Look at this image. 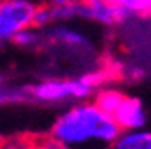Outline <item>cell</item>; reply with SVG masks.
Masks as SVG:
<instances>
[{"instance_id": "8fae6325", "label": "cell", "mask_w": 151, "mask_h": 149, "mask_svg": "<svg viewBox=\"0 0 151 149\" xmlns=\"http://www.w3.org/2000/svg\"><path fill=\"white\" fill-rule=\"evenodd\" d=\"M52 14H54V24H70L74 20H79V2L52 6Z\"/></svg>"}, {"instance_id": "9a60e30c", "label": "cell", "mask_w": 151, "mask_h": 149, "mask_svg": "<svg viewBox=\"0 0 151 149\" xmlns=\"http://www.w3.org/2000/svg\"><path fill=\"white\" fill-rule=\"evenodd\" d=\"M146 18H147V24H149V29H151V13H149V14H147Z\"/></svg>"}, {"instance_id": "5bb4252c", "label": "cell", "mask_w": 151, "mask_h": 149, "mask_svg": "<svg viewBox=\"0 0 151 149\" xmlns=\"http://www.w3.org/2000/svg\"><path fill=\"white\" fill-rule=\"evenodd\" d=\"M52 6H63V4H74V2H81V0H47Z\"/></svg>"}, {"instance_id": "2e32d148", "label": "cell", "mask_w": 151, "mask_h": 149, "mask_svg": "<svg viewBox=\"0 0 151 149\" xmlns=\"http://www.w3.org/2000/svg\"><path fill=\"white\" fill-rule=\"evenodd\" d=\"M31 2H42V0H31Z\"/></svg>"}, {"instance_id": "52a82bcc", "label": "cell", "mask_w": 151, "mask_h": 149, "mask_svg": "<svg viewBox=\"0 0 151 149\" xmlns=\"http://www.w3.org/2000/svg\"><path fill=\"white\" fill-rule=\"evenodd\" d=\"M11 45H14L20 50H25V52H40L42 49H45L49 45L47 31L31 25V27H27L20 32H16L11 40Z\"/></svg>"}, {"instance_id": "7c38bea8", "label": "cell", "mask_w": 151, "mask_h": 149, "mask_svg": "<svg viewBox=\"0 0 151 149\" xmlns=\"http://www.w3.org/2000/svg\"><path fill=\"white\" fill-rule=\"evenodd\" d=\"M0 149H34V137L29 135H9L2 140Z\"/></svg>"}, {"instance_id": "8992f818", "label": "cell", "mask_w": 151, "mask_h": 149, "mask_svg": "<svg viewBox=\"0 0 151 149\" xmlns=\"http://www.w3.org/2000/svg\"><path fill=\"white\" fill-rule=\"evenodd\" d=\"M0 102L2 106H25L34 104L32 83H6L0 85Z\"/></svg>"}, {"instance_id": "9c48e42d", "label": "cell", "mask_w": 151, "mask_h": 149, "mask_svg": "<svg viewBox=\"0 0 151 149\" xmlns=\"http://www.w3.org/2000/svg\"><path fill=\"white\" fill-rule=\"evenodd\" d=\"M126 94H122L121 90L117 88H111V86H101L97 92H96V95H93V102H96L103 111H106V113L113 115L117 111V108L121 106V102L124 101Z\"/></svg>"}, {"instance_id": "ba28073f", "label": "cell", "mask_w": 151, "mask_h": 149, "mask_svg": "<svg viewBox=\"0 0 151 149\" xmlns=\"http://www.w3.org/2000/svg\"><path fill=\"white\" fill-rule=\"evenodd\" d=\"M110 147L111 149H151V131H147V129L122 131Z\"/></svg>"}, {"instance_id": "6da1fadb", "label": "cell", "mask_w": 151, "mask_h": 149, "mask_svg": "<svg viewBox=\"0 0 151 149\" xmlns=\"http://www.w3.org/2000/svg\"><path fill=\"white\" fill-rule=\"evenodd\" d=\"M49 133L72 147H78L86 142H103L111 145L122 129L115 117L103 111L93 101H79L54 119Z\"/></svg>"}, {"instance_id": "5b68a950", "label": "cell", "mask_w": 151, "mask_h": 149, "mask_svg": "<svg viewBox=\"0 0 151 149\" xmlns=\"http://www.w3.org/2000/svg\"><path fill=\"white\" fill-rule=\"evenodd\" d=\"M117 124L121 126L122 131H131V129H144L147 124V113L144 102L139 97L133 95H126L117 111L113 113Z\"/></svg>"}, {"instance_id": "30bf717a", "label": "cell", "mask_w": 151, "mask_h": 149, "mask_svg": "<svg viewBox=\"0 0 151 149\" xmlns=\"http://www.w3.org/2000/svg\"><path fill=\"white\" fill-rule=\"evenodd\" d=\"M32 25L38 29L47 31L49 27L54 25V14H52V6L47 2V0H42V2L36 4L34 9V18H32Z\"/></svg>"}, {"instance_id": "7a4b0ae2", "label": "cell", "mask_w": 151, "mask_h": 149, "mask_svg": "<svg viewBox=\"0 0 151 149\" xmlns=\"http://www.w3.org/2000/svg\"><path fill=\"white\" fill-rule=\"evenodd\" d=\"M38 2L31 0H2L0 2V40L11 43L13 36L32 25Z\"/></svg>"}, {"instance_id": "277c9868", "label": "cell", "mask_w": 151, "mask_h": 149, "mask_svg": "<svg viewBox=\"0 0 151 149\" xmlns=\"http://www.w3.org/2000/svg\"><path fill=\"white\" fill-rule=\"evenodd\" d=\"M131 16H137L126 7L115 6L110 0H81L79 2V20L93 22L104 27L128 22Z\"/></svg>"}, {"instance_id": "4fadbf2b", "label": "cell", "mask_w": 151, "mask_h": 149, "mask_svg": "<svg viewBox=\"0 0 151 149\" xmlns=\"http://www.w3.org/2000/svg\"><path fill=\"white\" fill-rule=\"evenodd\" d=\"M34 149H74V147L47 133L42 137H34Z\"/></svg>"}, {"instance_id": "3957f363", "label": "cell", "mask_w": 151, "mask_h": 149, "mask_svg": "<svg viewBox=\"0 0 151 149\" xmlns=\"http://www.w3.org/2000/svg\"><path fill=\"white\" fill-rule=\"evenodd\" d=\"M47 42L49 47L61 49L70 56H93L96 45L90 40V36L79 32L78 29H72L68 24H54L47 29Z\"/></svg>"}]
</instances>
